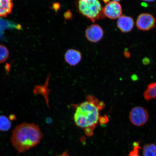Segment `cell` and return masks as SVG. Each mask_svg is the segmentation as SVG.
Segmentation results:
<instances>
[{"label":"cell","instance_id":"obj_1","mask_svg":"<svg viewBox=\"0 0 156 156\" xmlns=\"http://www.w3.org/2000/svg\"><path fill=\"white\" fill-rule=\"evenodd\" d=\"M73 120L76 125L84 130L87 136H92L93 130L99 122V114L105 105L92 95H88L87 100L75 106Z\"/></svg>","mask_w":156,"mask_h":156},{"label":"cell","instance_id":"obj_2","mask_svg":"<svg viewBox=\"0 0 156 156\" xmlns=\"http://www.w3.org/2000/svg\"><path fill=\"white\" fill-rule=\"evenodd\" d=\"M43 135L37 125L23 123L17 126L12 133L11 141L19 153L28 151L40 143Z\"/></svg>","mask_w":156,"mask_h":156},{"label":"cell","instance_id":"obj_3","mask_svg":"<svg viewBox=\"0 0 156 156\" xmlns=\"http://www.w3.org/2000/svg\"><path fill=\"white\" fill-rule=\"evenodd\" d=\"M78 6L81 14L93 23L105 17L103 8L98 0H79Z\"/></svg>","mask_w":156,"mask_h":156},{"label":"cell","instance_id":"obj_4","mask_svg":"<svg viewBox=\"0 0 156 156\" xmlns=\"http://www.w3.org/2000/svg\"><path fill=\"white\" fill-rule=\"evenodd\" d=\"M149 119L147 111L143 107H134L130 111L129 119L133 124L136 126H141L145 124Z\"/></svg>","mask_w":156,"mask_h":156},{"label":"cell","instance_id":"obj_5","mask_svg":"<svg viewBox=\"0 0 156 156\" xmlns=\"http://www.w3.org/2000/svg\"><path fill=\"white\" fill-rule=\"evenodd\" d=\"M155 19L153 15L148 13H142L138 16L136 26L140 30L148 31L155 26Z\"/></svg>","mask_w":156,"mask_h":156},{"label":"cell","instance_id":"obj_6","mask_svg":"<svg viewBox=\"0 0 156 156\" xmlns=\"http://www.w3.org/2000/svg\"><path fill=\"white\" fill-rule=\"evenodd\" d=\"M105 16L111 19L119 18L122 13L121 5L118 2L112 1L107 4L103 9Z\"/></svg>","mask_w":156,"mask_h":156},{"label":"cell","instance_id":"obj_7","mask_svg":"<svg viewBox=\"0 0 156 156\" xmlns=\"http://www.w3.org/2000/svg\"><path fill=\"white\" fill-rule=\"evenodd\" d=\"M104 35V31L99 25L97 24L91 25L88 28L85 32V36L90 41L96 43L102 39Z\"/></svg>","mask_w":156,"mask_h":156},{"label":"cell","instance_id":"obj_8","mask_svg":"<svg viewBox=\"0 0 156 156\" xmlns=\"http://www.w3.org/2000/svg\"><path fill=\"white\" fill-rule=\"evenodd\" d=\"M134 24L133 19L131 17L124 15L119 17L117 22L118 28L124 33L130 32L133 28Z\"/></svg>","mask_w":156,"mask_h":156},{"label":"cell","instance_id":"obj_9","mask_svg":"<svg viewBox=\"0 0 156 156\" xmlns=\"http://www.w3.org/2000/svg\"><path fill=\"white\" fill-rule=\"evenodd\" d=\"M65 60L67 63L71 66H75L80 62L81 54L77 50L74 49L68 50L65 55Z\"/></svg>","mask_w":156,"mask_h":156},{"label":"cell","instance_id":"obj_10","mask_svg":"<svg viewBox=\"0 0 156 156\" xmlns=\"http://www.w3.org/2000/svg\"><path fill=\"white\" fill-rule=\"evenodd\" d=\"M13 7V0H0V17H6L10 14Z\"/></svg>","mask_w":156,"mask_h":156},{"label":"cell","instance_id":"obj_11","mask_svg":"<svg viewBox=\"0 0 156 156\" xmlns=\"http://www.w3.org/2000/svg\"><path fill=\"white\" fill-rule=\"evenodd\" d=\"M144 96L146 100L149 101L156 98V82L150 84L144 93Z\"/></svg>","mask_w":156,"mask_h":156},{"label":"cell","instance_id":"obj_12","mask_svg":"<svg viewBox=\"0 0 156 156\" xmlns=\"http://www.w3.org/2000/svg\"><path fill=\"white\" fill-rule=\"evenodd\" d=\"M12 126L11 121L5 115H0V130L6 132L10 129Z\"/></svg>","mask_w":156,"mask_h":156},{"label":"cell","instance_id":"obj_13","mask_svg":"<svg viewBox=\"0 0 156 156\" xmlns=\"http://www.w3.org/2000/svg\"><path fill=\"white\" fill-rule=\"evenodd\" d=\"M143 154L144 156H156V145L150 144L144 145Z\"/></svg>","mask_w":156,"mask_h":156},{"label":"cell","instance_id":"obj_14","mask_svg":"<svg viewBox=\"0 0 156 156\" xmlns=\"http://www.w3.org/2000/svg\"><path fill=\"white\" fill-rule=\"evenodd\" d=\"M9 56V51L6 47L0 44V63L6 61Z\"/></svg>","mask_w":156,"mask_h":156},{"label":"cell","instance_id":"obj_15","mask_svg":"<svg viewBox=\"0 0 156 156\" xmlns=\"http://www.w3.org/2000/svg\"><path fill=\"white\" fill-rule=\"evenodd\" d=\"M134 148L133 151L130 152L127 156H140L139 155V149L141 148L138 142H135L133 144Z\"/></svg>","mask_w":156,"mask_h":156},{"label":"cell","instance_id":"obj_16","mask_svg":"<svg viewBox=\"0 0 156 156\" xmlns=\"http://www.w3.org/2000/svg\"><path fill=\"white\" fill-rule=\"evenodd\" d=\"M108 122L109 119L106 116L100 117L99 118V122H100L101 124H106Z\"/></svg>","mask_w":156,"mask_h":156},{"label":"cell","instance_id":"obj_17","mask_svg":"<svg viewBox=\"0 0 156 156\" xmlns=\"http://www.w3.org/2000/svg\"><path fill=\"white\" fill-rule=\"evenodd\" d=\"M124 55L126 58H129L130 56V54L128 52H125Z\"/></svg>","mask_w":156,"mask_h":156},{"label":"cell","instance_id":"obj_18","mask_svg":"<svg viewBox=\"0 0 156 156\" xmlns=\"http://www.w3.org/2000/svg\"><path fill=\"white\" fill-rule=\"evenodd\" d=\"M56 156H69L68 154V153L67 151L64 152L63 154H62V155H58Z\"/></svg>","mask_w":156,"mask_h":156},{"label":"cell","instance_id":"obj_19","mask_svg":"<svg viewBox=\"0 0 156 156\" xmlns=\"http://www.w3.org/2000/svg\"><path fill=\"white\" fill-rule=\"evenodd\" d=\"M53 7H54V9H56V7H57V9H59V8L60 5H58V4H55Z\"/></svg>","mask_w":156,"mask_h":156},{"label":"cell","instance_id":"obj_20","mask_svg":"<svg viewBox=\"0 0 156 156\" xmlns=\"http://www.w3.org/2000/svg\"><path fill=\"white\" fill-rule=\"evenodd\" d=\"M142 1L148 2H154L155 0H142Z\"/></svg>","mask_w":156,"mask_h":156},{"label":"cell","instance_id":"obj_21","mask_svg":"<svg viewBox=\"0 0 156 156\" xmlns=\"http://www.w3.org/2000/svg\"><path fill=\"white\" fill-rule=\"evenodd\" d=\"M103 1L105 3H108L110 0H103Z\"/></svg>","mask_w":156,"mask_h":156},{"label":"cell","instance_id":"obj_22","mask_svg":"<svg viewBox=\"0 0 156 156\" xmlns=\"http://www.w3.org/2000/svg\"><path fill=\"white\" fill-rule=\"evenodd\" d=\"M121 1V0H112V1L118 2Z\"/></svg>","mask_w":156,"mask_h":156}]
</instances>
